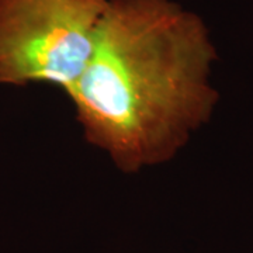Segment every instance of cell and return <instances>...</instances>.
<instances>
[{"label":"cell","instance_id":"cell-2","mask_svg":"<svg viewBox=\"0 0 253 253\" xmlns=\"http://www.w3.org/2000/svg\"><path fill=\"white\" fill-rule=\"evenodd\" d=\"M109 0H0V84L71 94L90 59Z\"/></svg>","mask_w":253,"mask_h":253},{"label":"cell","instance_id":"cell-1","mask_svg":"<svg viewBox=\"0 0 253 253\" xmlns=\"http://www.w3.org/2000/svg\"><path fill=\"white\" fill-rule=\"evenodd\" d=\"M217 59L204 20L176 0H109L68 96L84 139L124 173L169 162L215 111Z\"/></svg>","mask_w":253,"mask_h":253}]
</instances>
